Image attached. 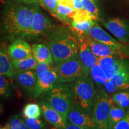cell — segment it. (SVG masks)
Wrapping results in <instances>:
<instances>
[{"mask_svg": "<svg viewBox=\"0 0 129 129\" xmlns=\"http://www.w3.org/2000/svg\"><path fill=\"white\" fill-rule=\"evenodd\" d=\"M78 1H82V0H78Z\"/></svg>", "mask_w": 129, "mask_h": 129, "instance_id": "obj_42", "label": "cell"}, {"mask_svg": "<svg viewBox=\"0 0 129 129\" xmlns=\"http://www.w3.org/2000/svg\"><path fill=\"white\" fill-rule=\"evenodd\" d=\"M74 9L78 10L83 9V5L82 1H78V0H74Z\"/></svg>", "mask_w": 129, "mask_h": 129, "instance_id": "obj_40", "label": "cell"}, {"mask_svg": "<svg viewBox=\"0 0 129 129\" xmlns=\"http://www.w3.org/2000/svg\"><path fill=\"white\" fill-rule=\"evenodd\" d=\"M39 105L41 108V114L44 116L47 121L56 128H65L67 120L60 113L53 108L44 99L40 101Z\"/></svg>", "mask_w": 129, "mask_h": 129, "instance_id": "obj_11", "label": "cell"}, {"mask_svg": "<svg viewBox=\"0 0 129 129\" xmlns=\"http://www.w3.org/2000/svg\"><path fill=\"white\" fill-rule=\"evenodd\" d=\"M13 77L21 88L33 94L38 79L36 71L16 70L14 71Z\"/></svg>", "mask_w": 129, "mask_h": 129, "instance_id": "obj_14", "label": "cell"}, {"mask_svg": "<svg viewBox=\"0 0 129 129\" xmlns=\"http://www.w3.org/2000/svg\"><path fill=\"white\" fill-rule=\"evenodd\" d=\"M43 95L45 101L67 120L68 114L73 105L69 84H56Z\"/></svg>", "mask_w": 129, "mask_h": 129, "instance_id": "obj_4", "label": "cell"}, {"mask_svg": "<svg viewBox=\"0 0 129 129\" xmlns=\"http://www.w3.org/2000/svg\"><path fill=\"white\" fill-rule=\"evenodd\" d=\"M57 74L54 69L48 70L38 77L33 92L34 98H38L51 89L57 84Z\"/></svg>", "mask_w": 129, "mask_h": 129, "instance_id": "obj_10", "label": "cell"}, {"mask_svg": "<svg viewBox=\"0 0 129 129\" xmlns=\"http://www.w3.org/2000/svg\"><path fill=\"white\" fill-rule=\"evenodd\" d=\"M65 128L66 129H84V127L72 123V122H69L68 121H67V122H66Z\"/></svg>", "mask_w": 129, "mask_h": 129, "instance_id": "obj_38", "label": "cell"}, {"mask_svg": "<svg viewBox=\"0 0 129 129\" xmlns=\"http://www.w3.org/2000/svg\"><path fill=\"white\" fill-rule=\"evenodd\" d=\"M114 129H129V108L124 117L115 125Z\"/></svg>", "mask_w": 129, "mask_h": 129, "instance_id": "obj_35", "label": "cell"}, {"mask_svg": "<svg viewBox=\"0 0 129 129\" xmlns=\"http://www.w3.org/2000/svg\"><path fill=\"white\" fill-rule=\"evenodd\" d=\"M53 64L49 63L47 62H38L36 68V72L38 77L41 76L42 74L48 70L54 69L55 67H53Z\"/></svg>", "mask_w": 129, "mask_h": 129, "instance_id": "obj_34", "label": "cell"}, {"mask_svg": "<svg viewBox=\"0 0 129 129\" xmlns=\"http://www.w3.org/2000/svg\"><path fill=\"white\" fill-rule=\"evenodd\" d=\"M67 121L83 127L84 129L96 128L90 114L75 104L72 105L68 114Z\"/></svg>", "mask_w": 129, "mask_h": 129, "instance_id": "obj_8", "label": "cell"}, {"mask_svg": "<svg viewBox=\"0 0 129 129\" xmlns=\"http://www.w3.org/2000/svg\"><path fill=\"white\" fill-rule=\"evenodd\" d=\"M18 3H24L28 4H38L40 2V0H16Z\"/></svg>", "mask_w": 129, "mask_h": 129, "instance_id": "obj_39", "label": "cell"}, {"mask_svg": "<svg viewBox=\"0 0 129 129\" xmlns=\"http://www.w3.org/2000/svg\"><path fill=\"white\" fill-rule=\"evenodd\" d=\"M74 9L62 4H57L54 15L65 22H68V15L74 10Z\"/></svg>", "mask_w": 129, "mask_h": 129, "instance_id": "obj_31", "label": "cell"}, {"mask_svg": "<svg viewBox=\"0 0 129 129\" xmlns=\"http://www.w3.org/2000/svg\"><path fill=\"white\" fill-rule=\"evenodd\" d=\"M72 19V21L75 22H82L93 19L92 16L86 10L83 9L74 10L68 15V18Z\"/></svg>", "mask_w": 129, "mask_h": 129, "instance_id": "obj_27", "label": "cell"}, {"mask_svg": "<svg viewBox=\"0 0 129 129\" xmlns=\"http://www.w3.org/2000/svg\"><path fill=\"white\" fill-rule=\"evenodd\" d=\"M77 37L80 43L78 57L82 63L90 71L91 68L94 67L95 64H98L99 57L95 56L90 50L83 35Z\"/></svg>", "mask_w": 129, "mask_h": 129, "instance_id": "obj_16", "label": "cell"}, {"mask_svg": "<svg viewBox=\"0 0 129 129\" xmlns=\"http://www.w3.org/2000/svg\"><path fill=\"white\" fill-rule=\"evenodd\" d=\"M85 34L94 41L99 42L102 44L114 47L119 49H121L122 48V44L120 43L117 41L109 34L103 29L96 23H95V25L91 27Z\"/></svg>", "mask_w": 129, "mask_h": 129, "instance_id": "obj_15", "label": "cell"}, {"mask_svg": "<svg viewBox=\"0 0 129 129\" xmlns=\"http://www.w3.org/2000/svg\"><path fill=\"white\" fill-rule=\"evenodd\" d=\"M90 74L93 81L99 86V88H102L103 84L109 80L99 64H95L94 67L91 68L90 71Z\"/></svg>", "mask_w": 129, "mask_h": 129, "instance_id": "obj_24", "label": "cell"}, {"mask_svg": "<svg viewBox=\"0 0 129 129\" xmlns=\"http://www.w3.org/2000/svg\"><path fill=\"white\" fill-rule=\"evenodd\" d=\"M32 56L37 62H47L53 64L52 53L47 45L44 44H34L32 46Z\"/></svg>", "mask_w": 129, "mask_h": 129, "instance_id": "obj_17", "label": "cell"}, {"mask_svg": "<svg viewBox=\"0 0 129 129\" xmlns=\"http://www.w3.org/2000/svg\"><path fill=\"white\" fill-rule=\"evenodd\" d=\"M14 69L11 59L6 52L0 47V74L9 78L14 76Z\"/></svg>", "mask_w": 129, "mask_h": 129, "instance_id": "obj_20", "label": "cell"}, {"mask_svg": "<svg viewBox=\"0 0 129 129\" xmlns=\"http://www.w3.org/2000/svg\"><path fill=\"white\" fill-rule=\"evenodd\" d=\"M101 88L104 89L108 94L109 93V94H114L118 90L117 88L115 87V85L113 84L111 80L106 81L105 83L103 84L102 87Z\"/></svg>", "mask_w": 129, "mask_h": 129, "instance_id": "obj_36", "label": "cell"}, {"mask_svg": "<svg viewBox=\"0 0 129 129\" xmlns=\"http://www.w3.org/2000/svg\"><path fill=\"white\" fill-rule=\"evenodd\" d=\"M112 101L102 88H98L91 112L96 128H108V118Z\"/></svg>", "mask_w": 129, "mask_h": 129, "instance_id": "obj_6", "label": "cell"}, {"mask_svg": "<svg viewBox=\"0 0 129 129\" xmlns=\"http://www.w3.org/2000/svg\"><path fill=\"white\" fill-rule=\"evenodd\" d=\"M83 8L92 16L93 20H98L99 17V10L94 0H82Z\"/></svg>", "mask_w": 129, "mask_h": 129, "instance_id": "obj_30", "label": "cell"}, {"mask_svg": "<svg viewBox=\"0 0 129 129\" xmlns=\"http://www.w3.org/2000/svg\"><path fill=\"white\" fill-rule=\"evenodd\" d=\"M58 4L63 5L74 9V0H57Z\"/></svg>", "mask_w": 129, "mask_h": 129, "instance_id": "obj_37", "label": "cell"}, {"mask_svg": "<svg viewBox=\"0 0 129 129\" xmlns=\"http://www.w3.org/2000/svg\"><path fill=\"white\" fill-rule=\"evenodd\" d=\"M8 77L0 74V97L9 98L12 94V83Z\"/></svg>", "mask_w": 129, "mask_h": 129, "instance_id": "obj_26", "label": "cell"}, {"mask_svg": "<svg viewBox=\"0 0 129 129\" xmlns=\"http://www.w3.org/2000/svg\"><path fill=\"white\" fill-rule=\"evenodd\" d=\"M94 20L90 19L88 20L82 21V22H75L71 21L72 29L77 35V36H81L87 34L91 27L95 25Z\"/></svg>", "mask_w": 129, "mask_h": 129, "instance_id": "obj_23", "label": "cell"}, {"mask_svg": "<svg viewBox=\"0 0 129 129\" xmlns=\"http://www.w3.org/2000/svg\"><path fill=\"white\" fill-rule=\"evenodd\" d=\"M37 7V4L19 3L8 7L3 14L1 23L4 36L10 40L19 37L25 38L31 28Z\"/></svg>", "mask_w": 129, "mask_h": 129, "instance_id": "obj_1", "label": "cell"}, {"mask_svg": "<svg viewBox=\"0 0 129 129\" xmlns=\"http://www.w3.org/2000/svg\"><path fill=\"white\" fill-rule=\"evenodd\" d=\"M114 104L122 108H129V91H121L114 93L111 98Z\"/></svg>", "mask_w": 129, "mask_h": 129, "instance_id": "obj_25", "label": "cell"}, {"mask_svg": "<svg viewBox=\"0 0 129 129\" xmlns=\"http://www.w3.org/2000/svg\"><path fill=\"white\" fill-rule=\"evenodd\" d=\"M111 81L118 90L128 89L129 88V68L114 73Z\"/></svg>", "mask_w": 129, "mask_h": 129, "instance_id": "obj_19", "label": "cell"}, {"mask_svg": "<svg viewBox=\"0 0 129 129\" xmlns=\"http://www.w3.org/2000/svg\"><path fill=\"white\" fill-rule=\"evenodd\" d=\"M40 3L43 7L48 10L54 15L58 4L57 0H40Z\"/></svg>", "mask_w": 129, "mask_h": 129, "instance_id": "obj_33", "label": "cell"}, {"mask_svg": "<svg viewBox=\"0 0 129 129\" xmlns=\"http://www.w3.org/2000/svg\"><path fill=\"white\" fill-rule=\"evenodd\" d=\"M23 114L26 118H40L41 114V108L38 105L30 103L24 107Z\"/></svg>", "mask_w": 129, "mask_h": 129, "instance_id": "obj_28", "label": "cell"}, {"mask_svg": "<svg viewBox=\"0 0 129 129\" xmlns=\"http://www.w3.org/2000/svg\"><path fill=\"white\" fill-rule=\"evenodd\" d=\"M11 60H20L32 56V48L22 37L16 38L8 48Z\"/></svg>", "mask_w": 129, "mask_h": 129, "instance_id": "obj_13", "label": "cell"}, {"mask_svg": "<svg viewBox=\"0 0 129 129\" xmlns=\"http://www.w3.org/2000/svg\"><path fill=\"white\" fill-rule=\"evenodd\" d=\"M57 74V83H71L83 77L90 76V71L79 57L58 63L54 68Z\"/></svg>", "mask_w": 129, "mask_h": 129, "instance_id": "obj_5", "label": "cell"}, {"mask_svg": "<svg viewBox=\"0 0 129 129\" xmlns=\"http://www.w3.org/2000/svg\"><path fill=\"white\" fill-rule=\"evenodd\" d=\"M116 58L115 56H106V57H99L98 64L101 67L102 69L106 76L109 80H111L112 77L115 73V65Z\"/></svg>", "mask_w": 129, "mask_h": 129, "instance_id": "obj_21", "label": "cell"}, {"mask_svg": "<svg viewBox=\"0 0 129 129\" xmlns=\"http://www.w3.org/2000/svg\"><path fill=\"white\" fill-rule=\"evenodd\" d=\"M14 69L20 71L36 70L38 62L33 56L20 59V60H11Z\"/></svg>", "mask_w": 129, "mask_h": 129, "instance_id": "obj_22", "label": "cell"}, {"mask_svg": "<svg viewBox=\"0 0 129 129\" xmlns=\"http://www.w3.org/2000/svg\"><path fill=\"white\" fill-rule=\"evenodd\" d=\"M25 122L29 129L45 128L47 126V122L40 118H26Z\"/></svg>", "mask_w": 129, "mask_h": 129, "instance_id": "obj_32", "label": "cell"}, {"mask_svg": "<svg viewBox=\"0 0 129 129\" xmlns=\"http://www.w3.org/2000/svg\"><path fill=\"white\" fill-rule=\"evenodd\" d=\"M127 112V109L112 104L108 118V128H114L115 125L121 120Z\"/></svg>", "mask_w": 129, "mask_h": 129, "instance_id": "obj_18", "label": "cell"}, {"mask_svg": "<svg viewBox=\"0 0 129 129\" xmlns=\"http://www.w3.org/2000/svg\"><path fill=\"white\" fill-rule=\"evenodd\" d=\"M83 36L90 50L98 57L115 56H124L121 49L94 41L87 34L83 35Z\"/></svg>", "mask_w": 129, "mask_h": 129, "instance_id": "obj_12", "label": "cell"}, {"mask_svg": "<svg viewBox=\"0 0 129 129\" xmlns=\"http://www.w3.org/2000/svg\"><path fill=\"white\" fill-rule=\"evenodd\" d=\"M73 104L77 105L91 114L97 91L91 77H83L70 83Z\"/></svg>", "mask_w": 129, "mask_h": 129, "instance_id": "obj_3", "label": "cell"}, {"mask_svg": "<svg viewBox=\"0 0 129 129\" xmlns=\"http://www.w3.org/2000/svg\"><path fill=\"white\" fill-rule=\"evenodd\" d=\"M52 28L51 20L40 11L37 7L34 16L31 28L27 32L25 38H37L46 35Z\"/></svg>", "mask_w": 129, "mask_h": 129, "instance_id": "obj_7", "label": "cell"}, {"mask_svg": "<svg viewBox=\"0 0 129 129\" xmlns=\"http://www.w3.org/2000/svg\"><path fill=\"white\" fill-rule=\"evenodd\" d=\"M1 111H2V110H1V106H0V113H1Z\"/></svg>", "mask_w": 129, "mask_h": 129, "instance_id": "obj_41", "label": "cell"}, {"mask_svg": "<svg viewBox=\"0 0 129 129\" xmlns=\"http://www.w3.org/2000/svg\"><path fill=\"white\" fill-rule=\"evenodd\" d=\"M47 46L55 63L78 57L80 43L70 30L63 27L51 28L47 34Z\"/></svg>", "mask_w": 129, "mask_h": 129, "instance_id": "obj_2", "label": "cell"}, {"mask_svg": "<svg viewBox=\"0 0 129 129\" xmlns=\"http://www.w3.org/2000/svg\"><path fill=\"white\" fill-rule=\"evenodd\" d=\"M4 129H28V127L18 115H13L3 127Z\"/></svg>", "mask_w": 129, "mask_h": 129, "instance_id": "obj_29", "label": "cell"}, {"mask_svg": "<svg viewBox=\"0 0 129 129\" xmlns=\"http://www.w3.org/2000/svg\"><path fill=\"white\" fill-rule=\"evenodd\" d=\"M106 29L111 32L119 41L126 43L129 38V28L124 20L119 18H114L103 22Z\"/></svg>", "mask_w": 129, "mask_h": 129, "instance_id": "obj_9", "label": "cell"}]
</instances>
